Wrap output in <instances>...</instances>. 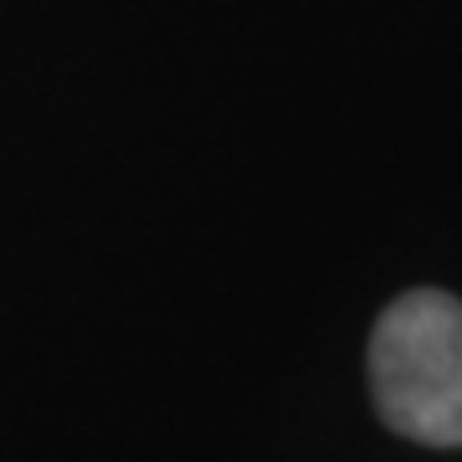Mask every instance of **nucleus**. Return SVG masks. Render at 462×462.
<instances>
[{
	"instance_id": "nucleus-1",
	"label": "nucleus",
	"mask_w": 462,
	"mask_h": 462,
	"mask_svg": "<svg viewBox=\"0 0 462 462\" xmlns=\"http://www.w3.org/2000/svg\"><path fill=\"white\" fill-rule=\"evenodd\" d=\"M370 391L385 427L427 447H462V303L401 293L370 339Z\"/></svg>"
}]
</instances>
